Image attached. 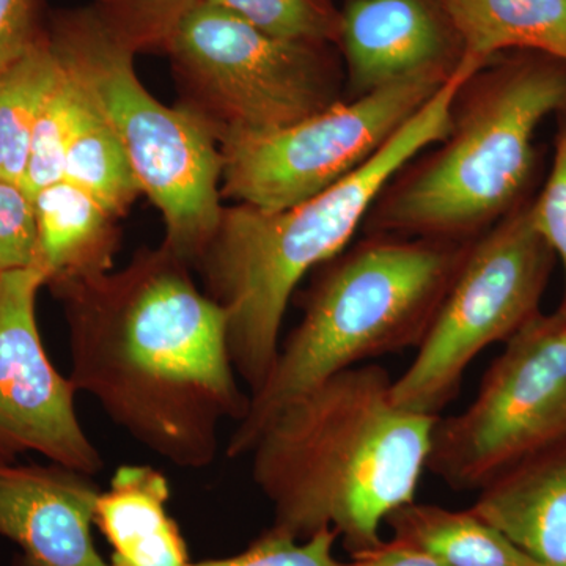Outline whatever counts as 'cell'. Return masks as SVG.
<instances>
[{
  "instance_id": "24",
  "label": "cell",
  "mask_w": 566,
  "mask_h": 566,
  "mask_svg": "<svg viewBox=\"0 0 566 566\" xmlns=\"http://www.w3.org/2000/svg\"><path fill=\"white\" fill-rule=\"evenodd\" d=\"M337 532L324 528L305 539L283 534L271 527L243 553L189 566H342L334 557Z\"/></svg>"
},
{
  "instance_id": "4",
  "label": "cell",
  "mask_w": 566,
  "mask_h": 566,
  "mask_svg": "<svg viewBox=\"0 0 566 566\" xmlns=\"http://www.w3.org/2000/svg\"><path fill=\"white\" fill-rule=\"evenodd\" d=\"M566 109V63L520 52L474 74L444 139L398 172L367 216L368 234L471 243L520 208L536 129Z\"/></svg>"
},
{
  "instance_id": "12",
  "label": "cell",
  "mask_w": 566,
  "mask_h": 566,
  "mask_svg": "<svg viewBox=\"0 0 566 566\" xmlns=\"http://www.w3.org/2000/svg\"><path fill=\"white\" fill-rule=\"evenodd\" d=\"M337 44L348 98L417 77L447 81L463 59L438 0H346Z\"/></svg>"
},
{
  "instance_id": "17",
  "label": "cell",
  "mask_w": 566,
  "mask_h": 566,
  "mask_svg": "<svg viewBox=\"0 0 566 566\" xmlns=\"http://www.w3.org/2000/svg\"><path fill=\"white\" fill-rule=\"evenodd\" d=\"M463 48L483 70L502 52H538L566 63V0H438Z\"/></svg>"
},
{
  "instance_id": "2",
  "label": "cell",
  "mask_w": 566,
  "mask_h": 566,
  "mask_svg": "<svg viewBox=\"0 0 566 566\" xmlns=\"http://www.w3.org/2000/svg\"><path fill=\"white\" fill-rule=\"evenodd\" d=\"M392 381L356 365L268 420L249 453L275 531L305 539L333 528L352 556L385 542L387 517L416 501L438 420L395 405Z\"/></svg>"
},
{
  "instance_id": "15",
  "label": "cell",
  "mask_w": 566,
  "mask_h": 566,
  "mask_svg": "<svg viewBox=\"0 0 566 566\" xmlns=\"http://www.w3.org/2000/svg\"><path fill=\"white\" fill-rule=\"evenodd\" d=\"M169 480L148 464H122L96 499L93 524L112 546V566H189L188 547L167 512Z\"/></svg>"
},
{
  "instance_id": "3",
  "label": "cell",
  "mask_w": 566,
  "mask_h": 566,
  "mask_svg": "<svg viewBox=\"0 0 566 566\" xmlns=\"http://www.w3.org/2000/svg\"><path fill=\"white\" fill-rule=\"evenodd\" d=\"M476 73L458 66L375 158L318 196L281 211L243 203L222 208L218 230L196 266L205 293L226 311L233 367L251 395L273 370L283 316L297 283L340 255L386 186L444 139L458 95Z\"/></svg>"
},
{
  "instance_id": "5",
  "label": "cell",
  "mask_w": 566,
  "mask_h": 566,
  "mask_svg": "<svg viewBox=\"0 0 566 566\" xmlns=\"http://www.w3.org/2000/svg\"><path fill=\"white\" fill-rule=\"evenodd\" d=\"M471 243L370 234L327 262L305 296L303 319L251 395L227 457L249 455L268 420L324 379L371 357L419 348Z\"/></svg>"
},
{
  "instance_id": "8",
  "label": "cell",
  "mask_w": 566,
  "mask_h": 566,
  "mask_svg": "<svg viewBox=\"0 0 566 566\" xmlns=\"http://www.w3.org/2000/svg\"><path fill=\"white\" fill-rule=\"evenodd\" d=\"M554 260L528 203L472 241L415 360L392 381L394 403L439 417L472 360L539 314Z\"/></svg>"
},
{
  "instance_id": "18",
  "label": "cell",
  "mask_w": 566,
  "mask_h": 566,
  "mask_svg": "<svg viewBox=\"0 0 566 566\" xmlns=\"http://www.w3.org/2000/svg\"><path fill=\"white\" fill-rule=\"evenodd\" d=\"M392 538L420 547L450 566H543L471 510L401 506L386 520Z\"/></svg>"
},
{
  "instance_id": "25",
  "label": "cell",
  "mask_w": 566,
  "mask_h": 566,
  "mask_svg": "<svg viewBox=\"0 0 566 566\" xmlns=\"http://www.w3.org/2000/svg\"><path fill=\"white\" fill-rule=\"evenodd\" d=\"M33 199L21 185L0 178V275L35 266Z\"/></svg>"
},
{
  "instance_id": "27",
  "label": "cell",
  "mask_w": 566,
  "mask_h": 566,
  "mask_svg": "<svg viewBox=\"0 0 566 566\" xmlns=\"http://www.w3.org/2000/svg\"><path fill=\"white\" fill-rule=\"evenodd\" d=\"M40 39L36 0H0V71Z\"/></svg>"
},
{
  "instance_id": "7",
  "label": "cell",
  "mask_w": 566,
  "mask_h": 566,
  "mask_svg": "<svg viewBox=\"0 0 566 566\" xmlns=\"http://www.w3.org/2000/svg\"><path fill=\"white\" fill-rule=\"evenodd\" d=\"M334 44L290 40L197 2L164 44L216 137L283 128L345 99Z\"/></svg>"
},
{
  "instance_id": "1",
  "label": "cell",
  "mask_w": 566,
  "mask_h": 566,
  "mask_svg": "<svg viewBox=\"0 0 566 566\" xmlns=\"http://www.w3.org/2000/svg\"><path fill=\"white\" fill-rule=\"evenodd\" d=\"M169 249L139 251L120 271L51 286L65 308L70 379L112 422L178 468L214 463L219 428L240 423L226 311Z\"/></svg>"
},
{
  "instance_id": "19",
  "label": "cell",
  "mask_w": 566,
  "mask_h": 566,
  "mask_svg": "<svg viewBox=\"0 0 566 566\" xmlns=\"http://www.w3.org/2000/svg\"><path fill=\"white\" fill-rule=\"evenodd\" d=\"M61 74L50 36L41 35L17 61L0 71V178L21 185L28 169L33 129L48 93Z\"/></svg>"
},
{
  "instance_id": "26",
  "label": "cell",
  "mask_w": 566,
  "mask_h": 566,
  "mask_svg": "<svg viewBox=\"0 0 566 566\" xmlns=\"http://www.w3.org/2000/svg\"><path fill=\"white\" fill-rule=\"evenodd\" d=\"M528 214L536 232L556 253L564 266L566 307V109L558 114L556 147L549 177L535 202L528 203Z\"/></svg>"
},
{
  "instance_id": "16",
  "label": "cell",
  "mask_w": 566,
  "mask_h": 566,
  "mask_svg": "<svg viewBox=\"0 0 566 566\" xmlns=\"http://www.w3.org/2000/svg\"><path fill=\"white\" fill-rule=\"evenodd\" d=\"M35 268L46 285L112 271L118 248L114 214L77 186L61 180L33 196Z\"/></svg>"
},
{
  "instance_id": "28",
  "label": "cell",
  "mask_w": 566,
  "mask_h": 566,
  "mask_svg": "<svg viewBox=\"0 0 566 566\" xmlns=\"http://www.w3.org/2000/svg\"><path fill=\"white\" fill-rule=\"evenodd\" d=\"M352 557L342 566H450L433 554L395 538Z\"/></svg>"
},
{
  "instance_id": "20",
  "label": "cell",
  "mask_w": 566,
  "mask_h": 566,
  "mask_svg": "<svg viewBox=\"0 0 566 566\" xmlns=\"http://www.w3.org/2000/svg\"><path fill=\"white\" fill-rule=\"evenodd\" d=\"M84 99L81 120L66 151L63 180L87 192L118 219L140 196V182L120 140L85 95Z\"/></svg>"
},
{
  "instance_id": "23",
  "label": "cell",
  "mask_w": 566,
  "mask_h": 566,
  "mask_svg": "<svg viewBox=\"0 0 566 566\" xmlns=\"http://www.w3.org/2000/svg\"><path fill=\"white\" fill-rule=\"evenodd\" d=\"M197 0H96L104 21L134 51L164 48L175 25Z\"/></svg>"
},
{
  "instance_id": "14",
  "label": "cell",
  "mask_w": 566,
  "mask_h": 566,
  "mask_svg": "<svg viewBox=\"0 0 566 566\" xmlns=\"http://www.w3.org/2000/svg\"><path fill=\"white\" fill-rule=\"evenodd\" d=\"M469 510L538 564L566 566V442L499 475Z\"/></svg>"
},
{
  "instance_id": "10",
  "label": "cell",
  "mask_w": 566,
  "mask_h": 566,
  "mask_svg": "<svg viewBox=\"0 0 566 566\" xmlns=\"http://www.w3.org/2000/svg\"><path fill=\"white\" fill-rule=\"evenodd\" d=\"M444 82H395L283 128L221 134L222 197L281 211L318 196L375 158Z\"/></svg>"
},
{
  "instance_id": "21",
  "label": "cell",
  "mask_w": 566,
  "mask_h": 566,
  "mask_svg": "<svg viewBox=\"0 0 566 566\" xmlns=\"http://www.w3.org/2000/svg\"><path fill=\"white\" fill-rule=\"evenodd\" d=\"M84 106V93L61 63V74L48 93L33 129L28 169L21 182L32 199L41 189L63 180L66 151Z\"/></svg>"
},
{
  "instance_id": "22",
  "label": "cell",
  "mask_w": 566,
  "mask_h": 566,
  "mask_svg": "<svg viewBox=\"0 0 566 566\" xmlns=\"http://www.w3.org/2000/svg\"><path fill=\"white\" fill-rule=\"evenodd\" d=\"M230 11L273 35L337 44L342 10L334 0H197Z\"/></svg>"
},
{
  "instance_id": "6",
  "label": "cell",
  "mask_w": 566,
  "mask_h": 566,
  "mask_svg": "<svg viewBox=\"0 0 566 566\" xmlns=\"http://www.w3.org/2000/svg\"><path fill=\"white\" fill-rule=\"evenodd\" d=\"M63 69L111 126L142 193L166 226L164 248L197 263L221 221L222 156L210 123L151 95L134 69L136 51L92 9L63 14L50 33Z\"/></svg>"
},
{
  "instance_id": "13",
  "label": "cell",
  "mask_w": 566,
  "mask_h": 566,
  "mask_svg": "<svg viewBox=\"0 0 566 566\" xmlns=\"http://www.w3.org/2000/svg\"><path fill=\"white\" fill-rule=\"evenodd\" d=\"M99 493L65 465L0 461V535L21 549L14 566H112L92 536Z\"/></svg>"
},
{
  "instance_id": "11",
  "label": "cell",
  "mask_w": 566,
  "mask_h": 566,
  "mask_svg": "<svg viewBox=\"0 0 566 566\" xmlns=\"http://www.w3.org/2000/svg\"><path fill=\"white\" fill-rule=\"evenodd\" d=\"M39 268L0 275V461L40 453L95 476L104 461L76 411V387L51 363L36 322Z\"/></svg>"
},
{
  "instance_id": "9",
  "label": "cell",
  "mask_w": 566,
  "mask_h": 566,
  "mask_svg": "<svg viewBox=\"0 0 566 566\" xmlns=\"http://www.w3.org/2000/svg\"><path fill=\"white\" fill-rule=\"evenodd\" d=\"M566 442V307L535 315L488 368L460 415L438 417L427 468L455 491L482 490Z\"/></svg>"
}]
</instances>
